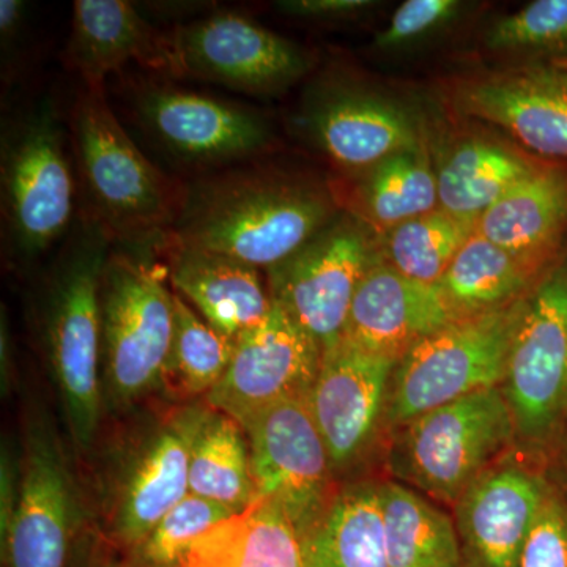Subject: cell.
<instances>
[{"mask_svg":"<svg viewBox=\"0 0 567 567\" xmlns=\"http://www.w3.org/2000/svg\"><path fill=\"white\" fill-rule=\"evenodd\" d=\"M502 390L518 450L539 456L567 424V248L528 295Z\"/></svg>","mask_w":567,"mask_h":567,"instance_id":"7","label":"cell"},{"mask_svg":"<svg viewBox=\"0 0 567 567\" xmlns=\"http://www.w3.org/2000/svg\"><path fill=\"white\" fill-rule=\"evenodd\" d=\"M342 210L334 186L246 163L185 185L166 237L267 271Z\"/></svg>","mask_w":567,"mask_h":567,"instance_id":"1","label":"cell"},{"mask_svg":"<svg viewBox=\"0 0 567 567\" xmlns=\"http://www.w3.org/2000/svg\"><path fill=\"white\" fill-rule=\"evenodd\" d=\"M518 567H567V495L548 483Z\"/></svg>","mask_w":567,"mask_h":567,"instance_id":"35","label":"cell"},{"mask_svg":"<svg viewBox=\"0 0 567 567\" xmlns=\"http://www.w3.org/2000/svg\"><path fill=\"white\" fill-rule=\"evenodd\" d=\"M233 514L218 503L188 494L125 555L137 567H181L194 540Z\"/></svg>","mask_w":567,"mask_h":567,"instance_id":"33","label":"cell"},{"mask_svg":"<svg viewBox=\"0 0 567 567\" xmlns=\"http://www.w3.org/2000/svg\"><path fill=\"white\" fill-rule=\"evenodd\" d=\"M486 47L550 54L548 61L561 58L567 54V0H536L499 18L488 29Z\"/></svg>","mask_w":567,"mask_h":567,"instance_id":"34","label":"cell"},{"mask_svg":"<svg viewBox=\"0 0 567 567\" xmlns=\"http://www.w3.org/2000/svg\"><path fill=\"white\" fill-rule=\"evenodd\" d=\"M354 177L352 189L341 192L342 207L380 238L440 207L436 171L424 144L395 153Z\"/></svg>","mask_w":567,"mask_h":567,"instance_id":"26","label":"cell"},{"mask_svg":"<svg viewBox=\"0 0 567 567\" xmlns=\"http://www.w3.org/2000/svg\"><path fill=\"white\" fill-rule=\"evenodd\" d=\"M189 494L218 503L233 513H240L259 498L244 427L212 406L194 440Z\"/></svg>","mask_w":567,"mask_h":567,"instance_id":"30","label":"cell"},{"mask_svg":"<svg viewBox=\"0 0 567 567\" xmlns=\"http://www.w3.org/2000/svg\"><path fill=\"white\" fill-rule=\"evenodd\" d=\"M61 112L35 104L3 134L2 212L11 252L33 260L65 233L74 210V178Z\"/></svg>","mask_w":567,"mask_h":567,"instance_id":"8","label":"cell"},{"mask_svg":"<svg viewBox=\"0 0 567 567\" xmlns=\"http://www.w3.org/2000/svg\"><path fill=\"white\" fill-rule=\"evenodd\" d=\"M25 3L21 0H2L0 2V37L3 50H10L11 43L20 37L24 22Z\"/></svg>","mask_w":567,"mask_h":567,"instance_id":"38","label":"cell"},{"mask_svg":"<svg viewBox=\"0 0 567 567\" xmlns=\"http://www.w3.org/2000/svg\"><path fill=\"white\" fill-rule=\"evenodd\" d=\"M158 249L174 292L226 338L237 341L274 309V297L259 268L167 237Z\"/></svg>","mask_w":567,"mask_h":567,"instance_id":"21","label":"cell"},{"mask_svg":"<svg viewBox=\"0 0 567 567\" xmlns=\"http://www.w3.org/2000/svg\"><path fill=\"white\" fill-rule=\"evenodd\" d=\"M398 361L342 338L322 350L319 375L306 402L336 477L363 464L388 431V395Z\"/></svg>","mask_w":567,"mask_h":567,"instance_id":"14","label":"cell"},{"mask_svg":"<svg viewBox=\"0 0 567 567\" xmlns=\"http://www.w3.org/2000/svg\"><path fill=\"white\" fill-rule=\"evenodd\" d=\"M550 63H555V65L567 66V54L561 55V58L554 59V61H548Z\"/></svg>","mask_w":567,"mask_h":567,"instance_id":"41","label":"cell"},{"mask_svg":"<svg viewBox=\"0 0 567 567\" xmlns=\"http://www.w3.org/2000/svg\"><path fill=\"white\" fill-rule=\"evenodd\" d=\"M298 123L331 163L354 175L424 144L412 112L346 81L312 89Z\"/></svg>","mask_w":567,"mask_h":567,"instance_id":"17","label":"cell"},{"mask_svg":"<svg viewBox=\"0 0 567 567\" xmlns=\"http://www.w3.org/2000/svg\"><path fill=\"white\" fill-rule=\"evenodd\" d=\"M528 295L496 311L453 320L412 347L391 377L388 431L476 391L502 386Z\"/></svg>","mask_w":567,"mask_h":567,"instance_id":"6","label":"cell"},{"mask_svg":"<svg viewBox=\"0 0 567 567\" xmlns=\"http://www.w3.org/2000/svg\"><path fill=\"white\" fill-rule=\"evenodd\" d=\"M234 349L233 339L174 292V338L163 382L167 393L177 399L207 398L226 374Z\"/></svg>","mask_w":567,"mask_h":567,"instance_id":"32","label":"cell"},{"mask_svg":"<svg viewBox=\"0 0 567 567\" xmlns=\"http://www.w3.org/2000/svg\"><path fill=\"white\" fill-rule=\"evenodd\" d=\"M540 164L486 137L458 142L436 169L440 208L477 223Z\"/></svg>","mask_w":567,"mask_h":567,"instance_id":"28","label":"cell"},{"mask_svg":"<svg viewBox=\"0 0 567 567\" xmlns=\"http://www.w3.org/2000/svg\"><path fill=\"white\" fill-rule=\"evenodd\" d=\"M2 336H0V358H2V363H0V371H2V386L3 390H6L7 386L10 385V365H11V358H10V336L9 330H7V322L6 319H3V312H2Z\"/></svg>","mask_w":567,"mask_h":567,"instance_id":"39","label":"cell"},{"mask_svg":"<svg viewBox=\"0 0 567 567\" xmlns=\"http://www.w3.org/2000/svg\"><path fill=\"white\" fill-rule=\"evenodd\" d=\"M380 256L379 235L342 210L292 256L265 271L268 289L323 350L341 339L354 293Z\"/></svg>","mask_w":567,"mask_h":567,"instance_id":"9","label":"cell"},{"mask_svg":"<svg viewBox=\"0 0 567 567\" xmlns=\"http://www.w3.org/2000/svg\"><path fill=\"white\" fill-rule=\"evenodd\" d=\"M300 537L303 567H390L379 481L339 487Z\"/></svg>","mask_w":567,"mask_h":567,"instance_id":"25","label":"cell"},{"mask_svg":"<svg viewBox=\"0 0 567 567\" xmlns=\"http://www.w3.org/2000/svg\"><path fill=\"white\" fill-rule=\"evenodd\" d=\"M546 271L475 233L436 286L454 319H464L520 300Z\"/></svg>","mask_w":567,"mask_h":567,"instance_id":"27","label":"cell"},{"mask_svg":"<svg viewBox=\"0 0 567 567\" xmlns=\"http://www.w3.org/2000/svg\"><path fill=\"white\" fill-rule=\"evenodd\" d=\"M181 567H303V548L282 506L259 496L197 537Z\"/></svg>","mask_w":567,"mask_h":567,"instance_id":"24","label":"cell"},{"mask_svg":"<svg viewBox=\"0 0 567 567\" xmlns=\"http://www.w3.org/2000/svg\"><path fill=\"white\" fill-rule=\"evenodd\" d=\"M128 248L111 249L100 282L103 393L117 406L163 388L174 338L166 265L152 246Z\"/></svg>","mask_w":567,"mask_h":567,"instance_id":"4","label":"cell"},{"mask_svg":"<svg viewBox=\"0 0 567 567\" xmlns=\"http://www.w3.org/2000/svg\"><path fill=\"white\" fill-rule=\"evenodd\" d=\"M76 502L61 442L47 421L29 425L13 517L0 529L3 567H66Z\"/></svg>","mask_w":567,"mask_h":567,"instance_id":"18","label":"cell"},{"mask_svg":"<svg viewBox=\"0 0 567 567\" xmlns=\"http://www.w3.org/2000/svg\"><path fill=\"white\" fill-rule=\"evenodd\" d=\"M240 425L249 443L257 495L279 503L303 535L339 488L308 402H279Z\"/></svg>","mask_w":567,"mask_h":567,"instance_id":"13","label":"cell"},{"mask_svg":"<svg viewBox=\"0 0 567 567\" xmlns=\"http://www.w3.org/2000/svg\"><path fill=\"white\" fill-rule=\"evenodd\" d=\"M390 567H462L453 516L399 481H379Z\"/></svg>","mask_w":567,"mask_h":567,"instance_id":"29","label":"cell"},{"mask_svg":"<svg viewBox=\"0 0 567 567\" xmlns=\"http://www.w3.org/2000/svg\"><path fill=\"white\" fill-rule=\"evenodd\" d=\"M210 405L171 410L130 451L107 499V543L132 550L189 494L194 440Z\"/></svg>","mask_w":567,"mask_h":567,"instance_id":"12","label":"cell"},{"mask_svg":"<svg viewBox=\"0 0 567 567\" xmlns=\"http://www.w3.org/2000/svg\"><path fill=\"white\" fill-rule=\"evenodd\" d=\"M134 115L163 151L208 169L251 163L275 147L267 118L244 104L173 85L142 84Z\"/></svg>","mask_w":567,"mask_h":567,"instance_id":"10","label":"cell"},{"mask_svg":"<svg viewBox=\"0 0 567 567\" xmlns=\"http://www.w3.org/2000/svg\"><path fill=\"white\" fill-rule=\"evenodd\" d=\"M476 233L536 267H550L565 249L566 171L540 164L477 219Z\"/></svg>","mask_w":567,"mask_h":567,"instance_id":"23","label":"cell"},{"mask_svg":"<svg viewBox=\"0 0 567 567\" xmlns=\"http://www.w3.org/2000/svg\"><path fill=\"white\" fill-rule=\"evenodd\" d=\"M275 6L290 17L331 21L354 17L363 10L371 9L374 2L369 0H282Z\"/></svg>","mask_w":567,"mask_h":567,"instance_id":"37","label":"cell"},{"mask_svg":"<svg viewBox=\"0 0 567 567\" xmlns=\"http://www.w3.org/2000/svg\"><path fill=\"white\" fill-rule=\"evenodd\" d=\"M70 126L85 218L112 245L163 244L181 213L185 185L145 158L107 104L106 89L82 87Z\"/></svg>","mask_w":567,"mask_h":567,"instance_id":"2","label":"cell"},{"mask_svg":"<svg viewBox=\"0 0 567 567\" xmlns=\"http://www.w3.org/2000/svg\"><path fill=\"white\" fill-rule=\"evenodd\" d=\"M322 347L278 303L264 322L235 341L233 360L207 404L244 424L267 406L308 399Z\"/></svg>","mask_w":567,"mask_h":567,"instance_id":"15","label":"cell"},{"mask_svg":"<svg viewBox=\"0 0 567 567\" xmlns=\"http://www.w3.org/2000/svg\"><path fill=\"white\" fill-rule=\"evenodd\" d=\"M535 458L511 451L454 503L462 567H518L550 483Z\"/></svg>","mask_w":567,"mask_h":567,"instance_id":"16","label":"cell"},{"mask_svg":"<svg viewBox=\"0 0 567 567\" xmlns=\"http://www.w3.org/2000/svg\"><path fill=\"white\" fill-rule=\"evenodd\" d=\"M476 224L439 207L383 235L380 251L399 274L436 286L462 246L476 233Z\"/></svg>","mask_w":567,"mask_h":567,"instance_id":"31","label":"cell"},{"mask_svg":"<svg viewBox=\"0 0 567 567\" xmlns=\"http://www.w3.org/2000/svg\"><path fill=\"white\" fill-rule=\"evenodd\" d=\"M391 434L388 466L394 477L451 507L488 466L517 446L502 386L436 406Z\"/></svg>","mask_w":567,"mask_h":567,"instance_id":"5","label":"cell"},{"mask_svg":"<svg viewBox=\"0 0 567 567\" xmlns=\"http://www.w3.org/2000/svg\"><path fill=\"white\" fill-rule=\"evenodd\" d=\"M65 61L87 87H104L110 74L133 62L175 74L171 37L126 0H76Z\"/></svg>","mask_w":567,"mask_h":567,"instance_id":"22","label":"cell"},{"mask_svg":"<svg viewBox=\"0 0 567 567\" xmlns=\"http://www.w3.org/2000/svg\"><path fill=\"white\" fill-rule=\"evenodd\" d=\"M175 74L249 95H274L312 69L308 51L237 13H215L171 35Z\"/></svg>","mask_w":567,"mask_h":567,"instance_id":"11","label":"cell"},{"mask_svg":"<svg viewBox=\"0 0 567 567\" xmlns=\"http://www.w3.org/2000/svg\"><path fill=\"white\" fill-rule=\"evenodd\" d=\"M461 3L456 0H406L391 17L386 29L377 35L375 48L391 50L424 37L445 24Z\"/></svg>","mask_w":567,"mask_h":567,"instance_id":"36","label":"cell"},{"mask_svg":"<svg viewBox=\"0 0 567 567\" xmlns=\"http://www.w3.org/2000/svg\"><path fill=\"white\" fill-rule=\"evenodd\" d=\"M454 106L539 155L567 158V66L546 62L462 81Z\"/></svg>","mask_w":567,"mask_h":567,"instance_id":"19","label":"cell"},{"mask_svg":"<svg viewBox=\"0 0 567 567\" xmlns=\"http://www.w3.org/2000/svg\"><path fill=\"white\" fill-rule=\"evenodd\" d=\"M112 241L82 218L52 265L40 303L44 354L74 443L89 447L104 401L100 282Z\"/></svg>","mask_w":567,"mask_h":567,"instance_id":"3","label":"cell"},{"mask_svg":"<svg viewBox=\"0 0 567 567\" xmlns=\"http://www.w3.org/2000/svg\"><path fill=\"white\" fill-rule=\"evenodd\" d=\"M453 320L439 286L406 278L380 256L354 293L341 338L365 352L401 360Z\"/></svg>","mask_w":567,"mask_h":567,"instance_id":"20","label":"cell"},{"mask_svg":"<svg viewBox=\"0 0 567 567\" xmlns=\"http://www.w3.org/2000/svg\"><path fill=\"white\" fill-rule=\"evenodd\" d=\"M89 567H137L136 565H133L132 561H130L128 557H126L125 554H123V557L121 559H114V558H95L91 559V566Z\"/></svg>","mask_w":567,"mask_h":567,"instance_id":"40","label":"cell"}]
</instances>
